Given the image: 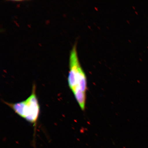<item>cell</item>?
<instances>
[{"label":"cell","mask_w":148,"mask_h":148,"mask_svg":"<svg viewBox=\"0 0 148 148\" xmlns=\"http://www.w3.org/2000/svg\"><path fill=\"white\" fill-rule=\"evenodd\" d=\"M69 68L68 85L79 107L84 110L86 104L87 79L79 63L76 44L70 52Z\"/></svg>","instance_id":"1"},{"label":"cell","mask_w":148,"mask_h":148,"mask_svg":"<svg viewBox=\"0 0 148 148\" xmlns=\"http://www.w3.org/2000/svg\"><path fill=\"white\" fill-rule=\"evenodd\" d=\"M32 93L25 100L15 103H5L14 112L29 123L35 125L38 119L40 106L33 87Z\"/></svg>","instance_id":"2"}]
</instances>
